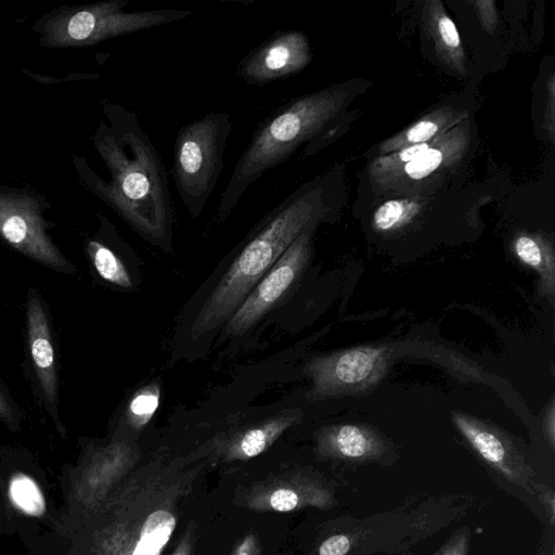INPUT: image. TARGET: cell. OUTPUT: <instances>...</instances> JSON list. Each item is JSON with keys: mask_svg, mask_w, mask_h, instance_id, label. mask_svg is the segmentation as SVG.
<instances>
[{"mask_svg": "<svg viewBox=\"0 0 555 555\" xmlns=\"http://www.w3.org/2000/svg\"><path fill=\"white\" fill-rule=\"evenodd\" d=\"M104 115L92 141L108 178H101L83 164L82 180L134 232L169 249L173 210L162 157L134 112L106 103Z\"/></svg>", "mask_w": 555, "mask_h": 555, "instance_id": "1", "label": "cell"}, {"mask_svg": "<svg viewBox=\"0 0 555 555\" xmlns=\"http://www.w3.org/2000/svg\"><path fill=\"white\" fill-rule=\"evenodd\" d=\"M313 189L301 186L271 209L248 233L228 271L196 314L193 339L225 325L236 308L315 217Z\"/></svg>", "mask_w": 555, "mask_h": 555, "instance_id": "2", "label": "cell"}, {"mask_svg": "<svg viewBox=\"0 0 555 555\" xmlns=\"http://www.w3.org/2000/svg\"><path fill=\"white\" fill-rule=\"evenodd\" d=\"M129 3V0H106L88 5L61 7L43 15L34 28L44 47H88L184 20L193 13L181 9L125 11Z\"/></svg>", "mask_w": 555, "mask_h": 555, "instance_id": "3", "label": "cell"}, {"mask_svg": "<svg viewBox=\"0 0 555 555\" xmlns=\"http://www.w3.org/2000/svg\"><path fill=\"white\" fill-rule=\"evenodd\" d=\"M232 129L228 112H210L181 127L173 143L172 178L192 218H198L223 169Z\"/></svg>", "mask_w": 555, "mask_h": 555, "instance_id": "4", "label": "cell"}, {"mask_svg": "<svg viewBox=\"0 0 555 555\" xmlns=\"http://www.w3.org/2000/svg\"><path fill=\"white\" fill-rule=\"evenodd\" d=\"M133 503L104 527L94 555H162L178 521L169 495L150 487Z\"/></svg>", "mask_w": 555, "mask_h": 555, "instance_id": "5", "label": "cell"}, {"mask_svg": "<svg viewBox=\"0 0 555 555\" xmlns=\"http://www.w3.org/2000/svg\"><path fill=\"white\" fill-rule=\"evenodd\" d=\"M43 201L23 190L0 188V237L12 248L57 272L74 274L75 266L47 233Z\"/></svg>", "mask_w": 555, "mask_h": 555, "instance_id": "6", "label": "cell"}, {"mask_svg": "<svg viewBox=\"0 0 555 555\" xmlns=\"http://www.w3.org/2000/svg\"><path fill=\"white\" fill-rule=\"evenodd\" d=\"M388 349L361 346L311 359L305 366L312 385L310 400L354 396L374 387L385 375Z\"/></svg>", "mask_w": 555, "mask_h": 555, "instance_id": "7", "label": "cell"}, {"mask_svg": "<svg viewBox=\"0 0 555 555\" xmlns=\"http://www.w3.org/2000/svg\"><path fill=\"white\" fill-rule=\"evenodd\" d=\"M310 225L259 280L225 323L227 336H241L254 327L302 273L310 255Z\"/></svg>", "mask_w": 555, "mask_h": 555, "instance_id": "8", "label": "cell"}, {"mask_svg": "<svg viewBox=\"0 0 555 555\" xmlns=\"http://www.w3.org/2000/svg\"><path fill=\"white\" fill-rule=\"evenodd\" d=\"M308 61V41L302 33L278 31L242 59L236 75L248 85L263 86L297 73Z\"/></svg>", "mask_w": 555, "mask_h": 555, "instance_id": "9", "label": "cell"}, {"mask_svg": "<svg viewBox=\"0 0 555 555\" xmlns=\"http://www.w3.org/2000/svg\"><path fill=\"white\" fill-rule=\"evenodd\" d=\"M26 326L29 356L44 406L56 428L64 434L57 409V374L50 322L44 301L34 288L27 295Z\"/></svg>", "mask_w": 555, "mask_h": 555, "instance_id": "10", "label": "cell"}, {"mask_svg": "<svg viewBox=\"0 0 555 555\" xmlns=\"http://www.w3.org/2000/svg\"><path fill=\"white\" fill-rule=\"evenodd\" d=\"M302 411L288 409L241 428L219 442L228 460H249L262 453L288 428L300 422Z\"/></svg>", "mask_w": 555, "mask_h": 555, "instance_id": "11", "label": "cell"}, {"mask_svg": "<svg viewBox=\"0 0 555 555\" xmlns=\"http://www.w3.org/2000/svg\"><path fill=\"white\" fill-rule=\"evenodd\" d=\"M132 450L125 441H114L90 453L75 487L77 499L90 504L100 498L108 481L126 466Z\"/></svg>", "mask_w": 555, "mask_h": 555, "instance_id": "12", "label": "cell"}, {"mask_svg": "<svg viewBox=\"0 0 555 555\" xmlns=\"http://www.w3.org/2000/svg\"><path fill=\"white\" fill-rule=\"evenodd\" d=\"M320 441L327 450L352 459L362 457L372 452L377 443L372 430L356 424L327 427L323 430Z\"/></svg>", "mask_w": 555, "mask_h": 555, "instance_id": "13", "label": "cell"}, {"mask_svg": "<svg viewBox=\"0 0 555 555\" xmlns=\"http://www.w3.org/2000/svg\"><path fill=\"white\" fill-rule=\"evenodd\" d=\"M517 258L530 267L539 278V291L552 305L555 298V267L553 254L539 241L519 236L514 244Z\"/></svg>", "mask_w": 555, "mask_h": 555, "instance_id": "14", "label": "cell"}, {"mask_svg": "<svg viewBox=\"0 0 555 555\" xmlns=\"http://www.w3.org/2000/svg\"><path fill=\"white\" fill-rule=\"evenodd\" d=\"M86 251L98 275L121 288L132 286L131 276L120 256L108 244L100 230V233L90 238L86 245Z\"/></svg>", "mask_w": 555, "mask_h": 555, "instance_id": "15", "label": "cell"}, {"mask_svg": "<svg viewBox=\"0 0 555 555\" xmlns=\"http://www.w3.org/2000/svg\"><path fill=\"white\" fill-rule=\"evenodd\" d=\"M9 498L21 513L39 517L46 512V500L36 480L22 472L14 473L8 487Z\"/></svg>", "mask_w": 555, "mask_h": 555, "instance_id": "16", "label": "cell"}, {"mask_svg": "<svg viewBox=\"0 0 555 555\" xmlns=\"http://www.w3.org/2000/svg\"><path fill=\"white\" fill-rule=\"evenodd\" d=\"M159 399L160 391L157 384H150L139 389L126 408L128 424L134 429L145 426L155 414Z\"/></svg>", "mask_w": 555, "mask_h": 555, "instance_id": "17", "label": "cell"}, {"mask_svg": "<svg viewBox=\"0 0 555 555\" xmlns=\"http://www.w3.org/2000/svg\"><path fill=\"white\" fill-rule=\"evenodd\" d=\"M442 154L436 149H427L413 160L406 163L405 172L413 179H423L440 165Z\"/></svg>", "mask_w": 555, "mask_h": 555, "instance_id": "18", "label": "cell"}, {"mask_svg": "<svg viewBox=\"0 0 555 555\" xmlns=\"http://www.w3.org/2000/svg\"><path fill=\"white\" fill-rule=\"evenodd\" d=\"M402 214V204L397 201H389L375 212L374 221L378 229L388 230L399 222Z\"/></svg>", "mask_w": 555, "mask_h": 555, "instance_id": "19", "label": "cell"}, {"mask_svg": "<svg viewBox=\"0 0 555 555\" xmlns=\"http://www.w3.org/2000/svg\"><path fill=\"white\" fill-rule=\"evenodd\" d=\"M298 494L286 488L274 490L269 498V505L276 512H291L298 505Z\"/></svg>", "mask_w": 555, "mask_h": 555, "instance_id": "20", "label": "cell"}, {"mask_svg": "<svg viewBox=\"0 0 555 555\" xmlns=\"http://www.w3.org/2000/svg\"><path fill=\"white\" fill-rule=\"evenodd\" d=\"M349 547L350 542L346 535H333L321 544L319 555H345Z\"/></svg>", "mask_w": 555, "mask_h": 555, "instance_id": "21", "label": "cell"}, {"mask_svg": "<svg viewBox=\"0 0 555 555\" xmlns=\"http://www.w3.org/2000/svg\"><path fill=\"white\" fill-rule=\"evenodd\" d=\"M437 131V126L430 121H421L408 132V140L414 143H425Z\"/></svg>", "mask_w": 555, "mask_h": 555, "instance_id": "22", "label": "cell"}, {"mask_svg": "<svg viewBox=\"0 0 555 555\" xmlns=\"http://www.w3.org/2000/svg\"><path fill=\"white\" fill-rule=\"evenodd\" d=\"M439 30L443 41L450 47H457L460 37L453 22L449 17L439 21Z\"/></svg>", "mask_w": 555, "mask_h": 555, "instance_id": "23", "label": "cell"}, {"mask_svg": "<svg viewBox=\"0 0 555 555\" xmlns=\"http://www.w3.org/2000/svg\"><path fill=\"white\" fill-rule=\"evenodd\" d=\"M0 421L7 425H13L18 421L16 410L12 402L0 389Z\"/></svg>", "mask_w": 555, "mask_h": 555, "instance_id": "24", "label": "cell"}, {"mask_svg": "<svg viewBox=\"0 0 555 555\" xmlns=\"http://www.w3.org/2000/svg\"><path fill=\"white\" fill-rule=\"evenodd\" d=\"M428 149L426 143H417L415 145H412L410 147H406L402 150L399 154L400 159L403 162H411L414 158H416L420 154H422L424 151Z\"/></svg>", "mask_w": 555, "mask_h": 555, "instance_id": "25", "label": "cell"}, {"mask_svg": "<svg viewBox=\"0 0 555 555\" xmlns=\"http://www.w3.org/2000/svg\"><path fill=\"white\" fill-rule=\"evenodd\" d=\"M256 550L255 538L248 535L238 544L233 555H256Z\"/></svg>", "mask_w": 555, "mask_h": 555, "instance_id": "26", "label": "cell"}, {"mask_svg": "<svg viewBox=\"0 0 555 555\" xmlns=\"http://www.w3.org/2000/svg\"><path fill=\"white\" fill-rule=\"evenodd\" d=\"M190 541L189 539H183L180 544L176 547L172 555H190Z\"/></svg>", "mask_w": 555, "mask_h": 555, "instance_id": "27", "label": "cell"}]
</instances>
